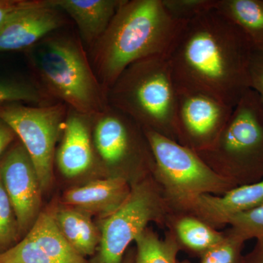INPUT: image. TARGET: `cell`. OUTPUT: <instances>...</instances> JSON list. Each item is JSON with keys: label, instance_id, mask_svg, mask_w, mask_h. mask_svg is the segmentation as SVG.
I'll return each instance as SVG.
<instances>
[{"label": "cell", "instance_id": "2", "mask_svg": "<svg viewBox=\"0 0 263 263\" xmlns=\"http://www.w3.org/2000/svg\"><path fill=\"white\" fill-rule=\"evenodd\" d=\"M186 24L173 18L162 0H123L106 31L90 48V62L105 95L132 64L169 56Z\"/></svg>", "mask_w": 263, "mask_h": 263}, {"label": "cell", "instance_id": "5", "mask_svg": "<svg viewBox=\"0 0 263 263\" xmlns=\"http://www.w3.org/2000/svg\"><path fill=\"white\" fill-rule=\"evenodd\" d=\"M197 154L235 186L263 179V102L254 90L242 96L212 146Z\"/></svg>", "mask_w": 263, "mask_h": 263}, {"label": "cell", "instance_id": "25", "mask_svg": "<svg viewBox=\"0 0 263 263\" xmlns=\"http://www.w3.org/2000/svg\"><path fill=\"white\" fill-rule=\"evenodd\" d=\"M0 263H60L48 255L27 236L13 248L0 254Z\"/></svg>", "mask_w": 263, "mask_h": 263}, {"label": "cell", "instance_id": "31", "mask_svg": "<svg viewBox=\"0 0 263 263\" xmlns=\"http://www.w3.org/2000/svg\"><path fill=\"white\" fill-rule=\"evenodd\" d=\"M243 263H263V241H257L254 250Z\"/></svg>", "mask_w": 263, "mask_h": 263}, {"label": "cell", "instance_id": "15", "mask_svg": "<svg viewBox=\"0 0 263 263\" xmlns=\"http://www.w3.org/2000/svg\"><path fill=\"white\" fill-rule=\"evenodd\" d=\"M131 188L127 179L109 176L67 190L62 197V201L66 206L105 219L127 200Z\"/></svg>", "mask_w": 263, "mask_h": 263}, {"label": "cell", "instance_id": "19", "mask_svg": "<svg viewBox=\"0 0 263 263\" xmlns=\"http://www.w3.org/2000/svg\"><path fill=\"white\" fill-rule=\"evenodd\" d=\"M25 236L60 263H90L72 248L57 228L51 212H41ZM24 236V237H25Z\"/></svg>", "mask_w": 263, "mask_h": 263}, {"label": "cell", "instance_id": "32", "mask_svg": "<svg viewBox=\"0 0 263 263\" xmlns=\"http://www.w3.org/2000/svg\"><path fill=\"white\" fill-rule=\"evenodd\" d=\"M122 263H136V252H129L127 255L124 256Z\"/></svg>", "mask_w": 263, "mask_h": 263}, {"label": "cell", "instance_id": "6", "mask_svg": "<svg viewBox=\"0 0 263 263\" xmlns=\"http://www.w3.org/2000/svg\"><path fill=\"white\" fill-rule=\"evenodd\" d=\"M143 129L155 162L152 176L172 214H187L201 195H222L235 187L195 151L152 129Z\"/></svg>", "mask_w": 263, "mask_h": 263}, {"label": "cell", "instance_id": "1", "mask_svg": "<svg viewBox=\"0 0 263 263\" xmlns=\"http://www.w3.org/2000/svg\"><path fill=\"white\" fill-rule=\"evenodd\" d=\"M253 49L245 33L213 8L185 24L170 53L176 86L234 108L251 89Z\"/></svg>", "mask_w": 263, "mask_h": 263}, {"label": "cell", "instance_id": "28", "mask_svg": "<svg viewBox=\"0 0 263 263\" xmlns=\"http://www.w3.org/2000/svg\"><path fill=\"white\" fill-rule=\"evenodd\" d=\"M44 3L45 0H0V29L21 10Z\"/></svg>", "mask_w": 263, "mask_h": 263}, {"label": "cell", "instance_id": "27", "mask_svg": "<svg viewBox=\"0 0 263 263\" xmlns=\"http://www.w3.org/2000/svg\"><path fill=\"white\" fill-rule=\"evenodd\" d=\"M228 226L245 238L263 241V205L232 218Z\"/></svg>", "mask_w": 263, "mask_h": 263}, {"label": "cell", "instance_id": "12", "mask_svg": "<svg viewBox=\"0 0 263 263\" xmlns=\"http://www.w3.org/2000/svg\"><path fill=\"white\" fill-rule=\"evenodd\" d=\"M65 24L61 10L48 0L21 10L0 29V52L27 51Z\"/></svg>", "mask_w": 263, "mask_h": 263}, {"label": "cell", "instance_id": "10", "mask_svg": "<svg viewBox=\"0 0 263 263\" xmlns=\"http://www.w3.org/2000/svg\"><path fill=\"white\" fill-rule=\"evenodd\" d=\"M233 110L210 95L177 87L179 143L197 153L209 148L226 127Z\"/></svg>", "mask_w": 263, "mask_h": 263}, {"label": "cell", "instance_id": "18", "mask_svg": "<svg viewBox=\"0 0 263 263\" xmlns=\"http://www.w3.org/2000/svg\"><path fill=\"white\" fill-rule=\"evenodd\" d=\"M167 228L173 230L181 249L200 257L224 237V232L218 231L191 214H171Z\"/></svg>", "mask_w": 263, "mask_h": 263}, {"label": "cell", "instance_id": "3", "mask_svg": "<svg viewBox=\"0 0 263 263\" xmlns=\"http://www.w3.org/2000/svg\"><path fill=\"white\" fill-rule=\"evenodd\" d=\"M56 32L27 50L35 82L54 101L94 117L108 105L106 95L83 43Z\"/></svg>", "mask_w": 263, "mask_h": 263}, {"label": "cell", "instance_id": "11", "mask_svg": "<svg viewBox=\"0 0 263 263\" xmlns=\"http://www.w3.org/2000/svg\"><path fill=\"white\" fill-rule=\"evenodd\" d=\"M0 176L14 209L22 239L41 213L43 191L35 167L20 140L0 157Z\"/></svg>", "mask_w": 263, "mask_h": 263}, {"label": "cell", "instance_id": "7", "mask_svg": "<svg viewBox=\"0 0 263 263\" xmlns=\"http://www.w3.org/2000/svg\"><path fill=\"white\" fill-rule=\"evenodd\" d=\"M131 186L127 200L103 219L100 245L90 263H122L128 247L150 222L167 228L172 213L152 174Z\"/></svg>", "mask_w": 263, "mask_h": 263}, {"label": "cell", "instance_id": "33", "mask_svg": "<svg viewBox=\"0 0 263 263\" xmlns=\"http://www.w3.org/2000/svg\"><path fill=\"white\" fill-rule=\"evenodd\" d=\"M179 263H191L190 262V261L189 260H183V261H181V262H179Z\"/></svg>", "mask_w": 263, "mask_h": 263}, {"label": "cell", "instance_id": "26", "mask_svg": "<svg viewBox=\"0 0 263 263\" xmlns=\"http://www.w3.org/2000/svg\"><path fill=\"white\" fill-rule=\"evenodd\" d=\"M167 13L176 20L187 22L215 8L216 0H162Z\"/></svg>", "mask_w": 263, "mask_h": 263}, {"label": "cell", "instance_id": "8", "mask_svg": "<svg viewBox=\"0 0 263 263\" xmlns=\"http://www.w3.org/2000/svg\"><path fill=\"white\" fill-rule=\"evenodd\" d=\"M93 146L102 162L130 184L152 174L154 157L143 128L108 104L91 117Z\"/></svg>", "mask_w": 263, "mask_h": 263}, {"label": "cell", "instance_id": "14", "mask_svg": "<svg viewBox=\"0 0 263 263\" xmlns=\"http://www.w3.org/2000/svg\"><path fill=\"white\" fill-rule=\"evenodd\" d=\"M263 205V179L235 186L222 195H203L196 199L187 214L212 228L228 226L232 218Z\"/></svg>", "mask_w": 263, "mask_h": 263}, {"label": "cell", "instance_id": "22", "mask_svg": "<svg viewBox=\"0 0 263 263\" xmlns=\"http://www.w3.org/2000/svg\"><path fill=\"white\" fill-rule=\"evenodd\" d=\"M54 100L35 81L13 77H0V106L9 103H31L41 106Z\"/></svg>", "mask_w": 263, "mask_h": 263}, {"label": "cell", "instance_id": "16", "mask_svg": "<svg viewBox=\"0 0 263 263\" xmlns=\"http://www.w3.org/2000/svg\"><path fill=\"white\" fill-rule=\"evenodd\" d=\"M75 22L82 43L91 48L106 31L123 0H48Z\"/></svg>", "mask_w": 263, "mask_h": 263}, {"label": "cell", "instance_id": "13", "mask_svg": "<svg viewBox=\"0 0 263 263\" xmlns=\"http://www.w3.org/2000/svg\"><path fill=\"white\" fill-rule=\"evenodd\" d=\"M91 117L71 108L67 110L61 143L55 155L57 166L65 177L80 176L94 165Z\"/></svg>", "mask_w": 263, "mask_h": 263}, {"label": "cell", "instance_id": "17", "mask_svg": "<svg viewBox=\"0 0 263 263\" xmlns=\"http://www.w3.org/2000/svg\"><path fill=\"white\" fill-rule=\"evenodd\" d=\"M51 213L64 238L78 253L84 257L96 253L100 231L91 221V215L66 205Z\"/></svg>", "mask_w": 263, "mask_h": 263}, {"label": "cell", "instance_id": "21", "mask_svg": "<svg viewBox=\"0 0 263 263\" xmlns=\"http://www.w3.org/2000/svg\"><path fill=\"white\" fill-rule=\"evenodd\" d=\"M136 263H179L181 248L173 230L168 229L164 238L147 228L135 240Z\"/></svg>", "mask_w": 263, "mask_h": 263}, {"label": "cell", "instance_id": "30", "mask_svg": "<svg viewBox=\"0 0 263 263\" xmlns=\"http://www.w3.org/2000/svg\"><path fill=\"white\" fill-rule=\"evenodd\" d=\"M17 138L14 131L0 119V157Z\"/></svg>", "mask_w": 263, "mask_h": 263}, {"label": "cell", "instance_id": "23", "mask_svg": "<svg viewBox=\"0 0 263 263\" xmlns=\"http://www.w3.org/2000/svg\"><path fill=\"white\" fill-rule=\"evenodd\" d=\"M22 240L18 219L0 176V254Z\"/></svg>", "mask_w": 263, "mask_h": 263}, {"label": "cell", "instance_id": "24", "mask_svg": "<svg viewBox=\"0 0 263 263\" xmlns=\"http://www.w3.org/2000/svg\"><path fill=\"white\" fill-rule=\"evenodd\" d=\"M246 240L229 228L224 239L201 256L200 263H243L242 250Z\"/></svg>", "mask_w": 263, "mask_h": 263}, {"label": "cell", "instance_id": "29", "mask_svg": "<svg viewBox=\"0 0 263 263\" xmlns=\"http://www.w3.org/2000/svg\"><path fill=\"white\" fill-rule=\"evenodd\" d=\"M251 89L263 102V48L254 47L250 62Z\"/></svg>", "mask_w": 263, "mask_h": 263}, {"label": "cell", "instance_id": "20", "mask_svg": "<svg viewBox=\"0 0 263 263\" xmlns=\"http://www.w3.org/2000/svg\"><path fill=\"white\" fill-rule=\"evenodd\" d=\"M215 8L245 33L254 47L263 48V0H216Z\"/></svg>", "mask_w": 263, "mask_h": 263}, {"label": "cell", "instance_id": "9", "mask_svg": "<svg viewBox=\"0 0 263 263\" xmlns=\"http://www.w3.org/2000/svg\"><path fill=\"white\" fill-rule=\"evenodd\" d=\"M67 110L68 107L62 103L41 106L14 103L0 106V119L14 131L28 152L43 192L47 191L53 181L57 142Z\"/></svg>", "mask_w": 263, "mask_h": 263}, {"label": "cell", "instance_id": "4", "mask_svg": "<svg viewBox=\"0 0 263 263\" xmlns=\"http://www.w3.org/2000/svg\"><path fill=\"white\" fill-rule=\"evenodd\" d=\"M110 106L143 129L179 143L177 86L169 56L143 59L129 65L106 95Z\"/></svg>", "mask_w": 263, "mask_h": 263}]
</instances>
